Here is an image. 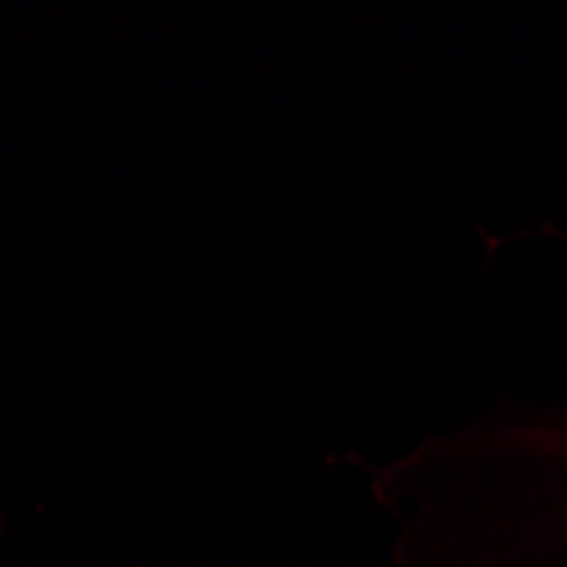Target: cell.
<instances>
[{"label": "cell", "instance_id": "6da1fadb", "mask_svg": "<svg viewBox=\"0 0 567 567\" xmlns=\"http://www.w3.org/2000/svg\"><path fill=\"white\" fill-rule=\"evenodd\" d=\"M544 231L567 245V231ZM337 462L384 517L391 567H567V378L394 455Z\"/></svg>", "mask_w": 567, "mask_h": 567}, {"label": "cell", "instance_id": "7a4b0ae2", "mask_svg": "<svg viewBox=\"0 0 567 567\" xmlns=\"http://www.w3.org/2000/svg\"><path fill=\"white\" fill-rule=\"evenodd\" d=\"M0 567H11V530H8V506L0 499Z\"/></svg>", "mask_w": 567, "mask_h": 567}]
</instances>
